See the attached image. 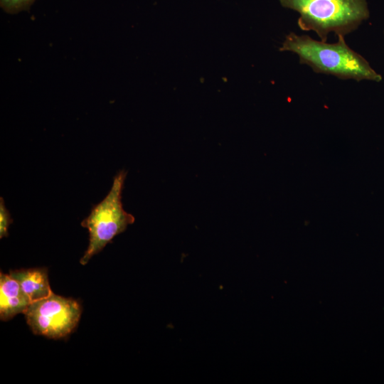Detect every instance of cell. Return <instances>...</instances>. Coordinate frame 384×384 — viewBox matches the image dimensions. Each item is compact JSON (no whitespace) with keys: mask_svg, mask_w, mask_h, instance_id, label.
<instances>
[{"mask_svg":"<svg viewBox=\"0 0 384 384\" xmlns=\"http://www.w3.org/2000/svg\"><path fill=\"white\" fill-rule=\"evenodd\" d=\"M337 37V42L329 43L291 32L286 36L279 50L297 54L300 64L308 65L317 73L341 80H382V76L369 63L347 45L344 36Z\"/></svg>","mask_w":384,"mask_h":384,"instance_id":"1","label":"cell"},{"mask_svg":"<svg viewBox=\"0 0 384 384\" xmlns=\"http://www.w3.org/2000/svg\"><path fill=\"white\" fill-rule=\"evenodd\" d=\"M279 1L284 8L299 14L301 30L314 31L325 42L331 33L345 36L354 31L370 16L366 0Z\"/></svg>","mask_w":384,"mask_h":384,"instance_id":"2","label":"cell"},{"mask_svg":"<svg viewBox=\"0 0 384 384\" xmlns=\"http://www.w3.org/2000/svg\"><path fill=\"white\" fill-rule=\"evenodd\" d=\"M127 171H120L114 178L110 191L105 198L94 206L81 225L89 231V245L81 257V265L100 252L114 236L124 232L134 222V217L126 212L122 203V192Z\"/></svg>","mask_w":384,"mask_h":384,"instance_id":"3","label":"cell"},{"mask_svg":"<svg viewBox=\"0 0 384 384\" xmlns=\"http://www.w3.org/2000/svg\"><path fill=\"white\" fill-rule=\"evenodd\" d=\"M24 314L34 334L60 338L77 326L81 308L75 300L52 292L44 299L31 302Z\"/></svg>","mask_w":384,"mask_h":384,"instance_id":"4","label":"cell"},{"mask_svg":"<svg viewBox=\"0 0 384 384\" xmlns=\"http://www.w3.org/2000/svg\"><path fill=\"white\" fill-rule=\"evenodd\" d=\"M31 300L18 282L9 274H0V318L7 321L19 313H24Z\"/></svg>","mask_w":384,"mask_h":384,"instance_id":"5","label":"cell"},{"mask_svg":"<svg viewBox=\"0 0 384 384\" xmlns=\"http://www.w3.org/2000/svg\"><path fill=\"white\" fill-rule=\"evenodd\" d=\"M9 275L18 282L32 302L44 299L53 292L46 268L13 270Z\"/></svg>","mask_w":384,"mask_h":384,"instance_id":"6","label":"cell"},{"mask_svg":"<svg viewBox=\"0 0 384 384\" xmlns=\"http://www.w3.org/2000/svg\"><path fill=\"white\" fill-rule=\"evenodd\" d=\"M36 0H0V6L9 14H16L28 10Z\"/></svg>","mask_w":384,"mask_h":384,"instance_id":"7","label":"cell"},{"mask_svg":"<svg viewBox=\"0 0 384 384\" xmlns=\"http://www.w3.org/2000/svg\"><path fill=\"white\" fill-rule=\"evenodd\" d=\"M13 222L10 213L5 206L4 201L2 197L0 198V238L9 235L8 229L10 224Z\"/></svg>","mask_w":384,"mask_h":384,"instance_id":"8","label":"cell"}]
</instances>
